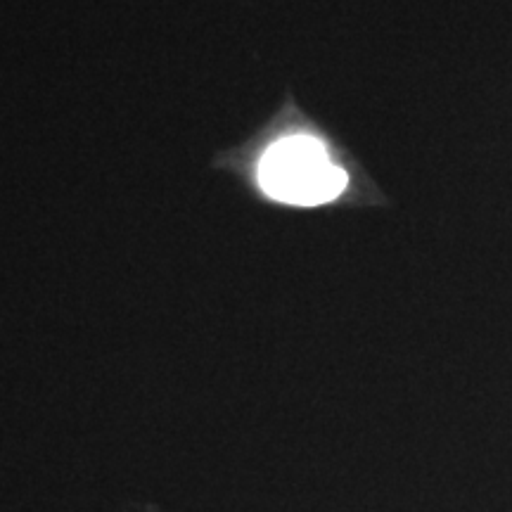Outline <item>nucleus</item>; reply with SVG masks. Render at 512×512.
Returning a JSON list of instances; mask_svg holds the SVG:
<instances>
[{
    "label": "nucleus",
    "instance_id": "obj_1",
    "mask_svg": "<svg viewBox=\"0 0 512 512\" xmlns=\"http://www.w3.org/2000/svg\"><path fill=\"white\" fill-rule=\"evenodd\" d=\"M259 183L268 197L287 204H325L347 188V171L339 169L320 140L292 136L266 150Z\"/></svg>",
    "mask_w": 512,
    "mask_h": 512
}]
</instances>
